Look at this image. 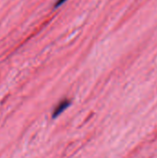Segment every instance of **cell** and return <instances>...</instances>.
I'll list each match as a JSON object with an SVG mask.
<instances>
[{
  "label": "cell",
  "mask_w": 157,
  "mask_h": 158,
  "mask_svg": "<svg viewBox=\"0 0 157 158\" xmlns=\"http://www.w3.org/2000/svg\"><path fill=\"white\" fill-rule=\"evenodd\" d=\"M66 1H67V0H57V1H56V3L55 4V7H56V8H57V7H58V6H60L62 4H64Z\"/></svg>",
  "instance_id": "obj_2"
},
{
  "label": "cell",
  "mask_w": 157,
  "mask_h": 158,
  "mask_svg": "<svg viewBox=\"0 0 157 158\" xmlns=\"http://www.w3.org/2000/svg\"><path fill=\"white\" fill-rule=\"evenodd\" d=\"M70 105V101L68 99H64L62 100L60 103L57 104V106H56V108L54 109L53 113H52V118H56V117H58L63 111H65Z\"/></svg>",
  "instance_id": "obj_1"
}]
</instances>
